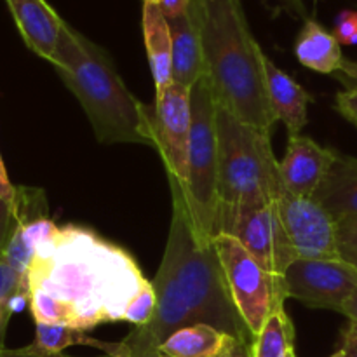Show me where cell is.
<instances>
[{
    "instance_id": "cell-1",
    "label": "cell",
    "mask_w": 357,
    "mask_h": 357,
    "mask_svg": "<svg viewBox=\"0 0 357 357\" xmlns=\"http://www.w3.org/2000/svg\"><path fill=\"white\" fill-rule=\"evenodd\" d=\"M167 180L173 215L162 264L152 281L155 312L146 326L135 328L122 345L135 357H155L157 347L166 338L194 324H208L253 344V333L230 295L215 243L208 246L199 243L180 181Z\"/></svg>"
},
{
    "instance_id": "cell-2",
    "label": "cell",
    "mask_w": 357,
    "mask_h": 357,
    "mask_svg": "<svg viewBox=\"0 0 357 357\" xmlns=\"http://www.w3.org/2000/svg\"><path fill=\"white\" fill-rule=\"evenodd\" d=\"M26 282L30 289H42L65 303L72 326L87 331L124 321L129 302L146 279L124 250L91 230L68 225L54 243L35 251Z\"/></svg>"
},
{
    "instance_id": "cell-3",
    "label": "cell",
    "mask_w": 357,
    "mask_h": 357,
    "mask_svg": "<svg viewBox=\"0 0 357 357\" xmlns=\"http://www.w3.org/2000/svg\"><path fill=\"white\" fill-rule=\"evenodd\" d=\"M194 7L216 105L271 132L278 119L267 93V54L251 33L243 0H194Z\"/></svg>"
},
{
    "instance_id": "cell-4",
    "label": "cell",
    "mask_w": 357,
    "mask_h": 357,
    "mask_svg": "<svg viewBox=\"0 0 357 357\" xmlns=\"http://www.w3.org/2000/svg\"><path fill=\"white\" fill-rule=\"evenodd\" d=\"M51 63L82 105L98 142L139 143L155 149L153 107L132 96L101 45L65 21Z\"/></svg>"
},
{
    "instance_id": "cell-5",
    "label": "cell",
    "mask_w": 357,
    "mask_h": 357,
    "mask_svg": "<svg viewBox=\"0 0 357 357\" xmlns=\"http://www.w3.org/2000/svg\"><path fill=\"white\" fill-rule=\"evenodd\" d=\"M220 157V204H274L282 180L279 162L272 152L271 132L261 131L216 105Z\"/></svg>"
},
{
    "instance_id": "cell-6",
    "label": "cell",
    "mask_w": 357,
    "mask_h": 357,
    "mask_svg": "<svg viewBox=\"0 0 357 357\" xmlns=\"http://www.w3.org/2000/svg\"><path fill=\"white\" fill-rule=\"evenodd\" d=\"M192 132L188 146V174L181 185L199 243L213 244L220 211V157L216 129V101L208 77H201L190 91Z\"/></svg>"
},
{
    "instance_id": "cell-7",
    "label": "cell",
    "mask_w": 357,
    "mask_h": 357,
    "mask_svg": "<svg viewBox=\"0 0 357 357\" xmlns=\"http://www.w3.org/2000/svg\"><path fill=\"white\" fill-rule=\"evenodd\" d=\"M213 243L234 303L253 337H257L268 317L284 307L288 295L282 275L261 267L234 237L218 234Z\"/></svg>"
},
{
    "instance_id": "cell-8",
    "label": "cell",
    "mask_w": 357,
    "mask_h": 357,
    "mask_svg": "<svg viewBox=\"0 0 357 357\" xmlns=\"http://www.w3.org/2000/svg\"><path fill=\"white\" fill-rule=\"evenodd\" d=\"M234 237L258 264L275 275H282L296 260L286 230L274 204L260 208L220 204L216 232Z\"/></svg>"
},
{
    "instance_id": "cell-9",
    "label": "cell",
    "mask_w": 357,
    "mask_h": 357,
    "mask_svg": "<svg viewBox=\"0 0 357 357\" xmlns=\"http://www.w3.org/2000/svg\"><path fill=\"white\" fill-rule=\"evenodd\" d=\"M288 298L340 312L357 288V268L342 258H296L282 274Z\"/></svg>"
},
{
    "instance_id": "cell-10",
    "label": "cell",
    "mask_w": 357,
    "mask_h": 357,
    "mask_svg": "<svg viewBox=\"0 0 357 357\" xmlns=\"http://www.w3.org/2000/svg\"><path fill=\"white\" fill-rule=\"evenodd\" d=\"M274 206L296 258H340L337 220L316 199L300 197L282 187Z\"/></svg>"
},
{
    "instance_id": "cell-11",
    "label": "cell",
    "mask_w": 357,
    "mask_h": 357,
    "mask_svg": "<svg viewBox=\"0 0 357 357\" xmlns=\"http://www.w3.org/2000/svg\"><path fill=\"white\" fill-rule=\"evenodd\" d=\"M152 128L155 150L162 157L167 178L185 185L192 132L190 91L171 82L160 96H155Z\"/></svg>"
},
{
    "instance_id": "cell-12",
    "label": "cell",
    "mask_w": 357,
    "mask_h": 357,
    "mask_svg": "<svg viewBox=\"0 0 357 357\" xmlns=\"http://www.w3.org/2000/svg\"><path fill=\"white\" fill-rule=\"evenodd\" d=\"M337 153L321 146L309 136H289L288 149L279 162L282 185L291 194L312 199L333 166Z\"/></svg>"
},
{
    "instance_id": "cell-13",
    "label": "cell",
    "mask_w": 357,
    "mask_h": 357,
    "mask_svg": "<svg viewBox=\"0 0 357 357\" xmlns=\"http://www.w3.org/2000/svg\"><path fill=\"white\" fill-rule=\"evenodd\" d=\"M21 38L31 52L52 61L65 21L47 0H6Z\"/></svg>"
},
{
    "instance_id": "cell-14",
    "label": "cell",
    "mask_w": 357,
    "mask_h": 357,
    "mask_svg": "<svg viewBox=\"0 0 357 357\" xmlns=\"http://www.w3.org/2000/svg\"><path fill=\"white\" fill-rule=\"evenodd\" d=\"M173 38V82L192 91L201 77L206 75L204 51L194 0L187 14L167 20Z\"/></svg>"
},
{
    "instance_id": "cell-15",
    "label": "cell",
    "mask_w": 357,
    "mask_h": 357,
    "mask_svg": "<svg viewBox=\"0 0 357 357\" xmlns=\"http://www.w3.org/2000/svg\"><path fill=\"white\" fill-rule=\"evenodd\" d=\"M265 73L268 101L275 119L284 122L289 136H298L307 124V107L312 96L268 58H265Z\"/></svg>"
},
{
    "instance_id": "cell-16",
    "label": "cell",
    "mask_w": 357,
    "mask_h": 357,
    "mask_svg": "<svg viewBox=\"0 0 357 357\" xmlns=\"http://www.w3.org/2000/svg\"><path fill=\"white\" fill-rule=\"evenodd\" d=\"M241 340L208 324L174 331L157 347L155 357H232Z\"/></svg>"
},
{
    "instance_id": "cell-17",
    "label": "cell",
    "mask_w": 357,
    "mask_h": 357,
    "mask_svg": "<svg viewBox=\"0 0 357 357\" xmlns=\"http://www.w3.org/2000/svg\"><path fill=\"white\" fill-rule=\"evenodd\" d=\"M143 38L155 82V96H160L173 82V38L169 23L155 2H143Z\"/></svg>"
},
{
    "instance_id": "cell-18",
    "label": "cell",
    "mask_w": 357,
    "mask_h": 357,
    "mask_svg": "<svg viewBox=\"0 0 357 357\" xmlns=\"http://www.w3.org/2000/svg\"><path fill=\"white\" fill-rule=\"evenodd\" d=\"M314 199L337 222L345 216L357 215V157L337 153L333 166L314 194Z\"/></svg>"
},
{
    "instance_id": "cell-19",
    "label": "cell",
    "mask_w": 357,
    "mask_h": 357,
    "mask_svg": "<svg viewBox=\"0 0 357 357\" xmlns=\"http://www.w3.org/2000/svg\"><path fill=\"white\" fill-rule=\"evenodd\" d=\"M295 56L307 68L333 75L345 59L335 35L316 20H305L303 23L295 42Z\"/></svg>"
},
{
    "instance_id": "cell-20",
    "label": "cell",
    "mask_w": 357,
    "mask_h": 357,
    "mask_svg": "<svg viewBox=\"0 0 357 357\" xmlns=\"http://www.w3.org/2000/svg\"><path fill=\"white\" fill-rule=\"evenodd\" d=\"M73 345H86V347L100 349L103 354H114L119 351L121 344L114 342H101L86 333V330L68 326V324H44L35 323V340L31 347L35 351L47 356L63 354V351Z\"/></svg>"
},
{
    "instance_id": "cell-21",
    "label": "cell",
    "mask_w": 357,
    "mask_h": 357,
    "mask_svg": "<svg viewBox=\"0 0 357 357\" xmlns=\"http://www.w3.org/2000/svg\"><path fill=\"white\" fill-rule=\"evenodd\" d=\"M291 349H295V328L282 307L268 317L260 333L253 338L251 356L284 357Z\"/></svg>"
},
{
    "instance_id": "cell-22",
    "label": "cell",
    "mask_w": 357,
    "mask_h": 357,
    "mask_svg": "<svg viewBox=\"0 0 357 357\" xmlns=\"http://www.w3.org/2000/svg\"><path fill=\"white\" fill-rule=\"evenodd\" d=\"M35 323L44 324H68L72 326V312L68 307L58 298L42 289H30V303H28Z\"/></svg>"
},
{
    "instance_id": "cell-23",
    "label": "cell",
    "mask_w": 357,
    "mask_h": 357,
    "mask_svg": "<svg viewBox=\"0 0 357 357\" xmlns=\"http://www.w3.org/2000/svg\"><path fill=\"white\" fill-rule=\"evenodd\" d=\"M157 305V295L153 289L152 281H146L143 288L139 289L138 295L129 302L128 309L124 312V321L135 324V328L146 326L152 319L153 312H155Z\"/></svg>"
},
{
    "instance_id": "cell-24",
    "label": "cell",
    "mask_w": 357,
    "mask_h": 357,
    "mask_svg": "<svg viewBox=\"0 0 357 357\" xmlns=\"http://www.w3.org/2000/svg\"><path fill=\"white\" fill-rule=\"evenodd\" d=\"M20 295L30 296L26 275L14 271V268L7 264L6 258L0 257V305L9 309L10 302Z\"/></svg>"
},
{
    "instance_id": "cell-25",
    "label": "cell",
    "mask_w": 357,
    "mask_h": 357,
    "mask_svg": "<svg viewBox=\"0 0 357 357\" xmlns=\"http://www.w3.org/2000/svg\"><path fill=\"white\" fill-rule=\"evenodd\" d=\"M337 241L342 260L357 268V215L338 220Z\"/></svg>"
},
{
    "instance_id": "cell-26",
    "label": "cell",
    "mask_w": 357,
    "mask_h": 357,
    "mask_svg": "<svg viewBox=\"0 0 357 357\" xmlns=\"http://www.w3.org/2000/svg\"><path fill=\"white\" fill-rule=\"evenodd\" d=\"M333 35L340 45L357 44V10L345 9L335 20Z\"/></svg>"
},
{
    "instance_id": "cell-27",
    "label": "cell",
    "mask_w": 357,
    "mask_h": 357,
    "mask_svg": "<svg viewBox=\"0 0 357 357\" xmlns=\"http://www.w3.org/2000/svg\"><path fill=\"white\" fill-rule=\"evenodd\" d=\"M335 107L357 128V91H340L335 100Z\"/></svg>"
},
{
    "instance_id": "cell-28",
    "label": "cell",
    "mask_w": 357,
    "mask_h": 357,
    "mask_svg": "<svg viewBox=\"0 0 357 357\" xmlns=\"http://www.w3.org/2000/svg\"><path fill=\"white\" fill-rule=\"evenodd\" d=\"M338 82L345 87V91H357V61L344 59L340 70L335 73Z\"/></svg>"
},
{
    "instance_id": "cell-29",
    "label": "cell",
    "mask_w": 357,
    "mask_h": 357,
    "mask_svg": "<svg viewBox=\"0 0 357 357\" xmlns=\"http://www.w3.org/2000/svg\"><path fill=\"white\" fill-rule=\"evenodd\" d=\"M157 6L162 10L166 20H174L188 13L192 6V0H157Z\"/></svg>"
},
{
    "instance_id": "cell-30",
    "label": "cell",
    "mask_w": 357,
    "mask_h": 357,
    "mask_svg": "<svg viewBox=\"0 0 357 357\" xmlns=\"http://www.w3.org/2000/svg\"><path fill=\"white\" fill-rule=\"evenodd\" d=\"M342 351L345 357H357V323L349 321L342 330Z\"/></svg>"
},
{
    "instance_id": "cell-31",
    "label": "cell",
    "mask_w": 357,
    "mask_h": 357,
    "mask_svg": "<svg viewBox=\"0 0 357 357\" xmlns=\"http://www.w3.org/2000/svg\"><path fill=\"white\" fill-rule=\"evenodd\" d=\"M10 225H13V206L6 199L0 197V250L6 244Z\"/></svg>"
},
{
    "instance_id": "cell-32",
    "label": "cell",
    "mask_w": 357,
    "mask_h": 357,
    "mask_svg": "<svg viewBox=\"0 0 357 357\" xmlns=\"http://www.w3.org/2000/svg\"><path fill=\"white\" fill-rule=\"evenodd\" d=\"M0 197L6 199L10 206H13L14 199H16V187L10 183L9 176H7L6 166H3L2 155H0Z\"/></svg>"
},
{
    "instance_id": "cell-33",
    "label": "cell",
    "mask_w": 357,
    "mask_h": 357,
    "mask_svg": "<svg viewBox=\"0 0 357 357\" xmlns=\"http://www.w3.org/2000/svg\"><path fill=\"white\" fill-rule=\"evenodd\" d=\"M0 357H70V356H65V354H56V356L42 354V352L35 351L31 345H28V347H21V349L0 347Z\"/></svg>"
},
{
    "instance_id": "cell-34",
    "label": "cell",
    "mask_w": 357,
    "mask_h": 357,
    "mask_svg": "<svg viewBox=\"0 0 357 357\" xmlns=\"http://www.w3.org/2000/svg\"><path fill=\"white\" fill-rule=\"evenodd\" d=\"M278 2H281L282 6H284L289 13L295 14V16L302 17V20H309V17H307V9L303 0H278Z\"/></svg>"
},
{
    "instance_id": "cell-35",
    "label": "cell",
    "mask_w": 357,
    "mask_h": 357,
    "mask_svg": "<svg viewBox=\"0 0 357 357\" xmlns=\"http://www.w3.org/2000/svg\"><path fill=\"white\" fill-rule=\"evenodd\" d=\"M342 314H344L349 321H354V323H357V288L351 295V298L345 302L344 309H342Z\"/></svg>"
},
{
    "instance_id": "cell-36",
    "label": "cell",
    "mask_w": 357,
    "mask_h": 357,
    "mask_svg": "<svg viewBox=\"0 0 357 357\" xmlns=\"http://www.w3.org/2000/svg\"><path fill=\"white\" fill-rule=\"evenodd\" d=\"M10 316H13V312H10V310L7 309V307L0 305V347H3V340H6L7 324H9Z\"/></svg>"
},
{
    "instance_id": "cell-37",
    "label": "cell",
    "mask_w": 357,
    "mask_h": 357,
    "mask_svg": "<svg viewBox=\"0 0 357 357\" xmlns=\"http://www.w3.org/2000/svg\"><path fill=\"white\" fill-rule=\"evenodd\" d=\"M232 357H253V356H251V344L241 342V344L237 345L236 351H234Z\"/></svg>"
},
{
    "instance_id": "cell-38",
    "label": "cell",
    "mask_w": 357,
    "mask_h": 357,
    "mask_svg": "<svg viewBox=\"0 0 357 357\" xmlns=\"http://www.w3.org/2000/svg\"><path fill=\"white\" fill-rule=\"evenodd\" d=\"M119 344H121V347H119L117 352H114V354H101L98 357H135L128 351V349L124 347V345H122V342H119Z\"/></svg>"
},
{
    "instance_id": "cell-39",
    "label": "cell",
    "mask_w": 357,
    "mask_h": 357,
    "mask_svg": "<svg viewBox=\"0 0 357 357\" xmlns=\"http://www.w3.org/2000/svg\"><path fill=\"white\" fill-rule=\"evenodd\" d=\"M330 357H345V354H344V351H342V349H340V351H337V352H335V354H331Z\"/></svg>"
},
{
    "instance_id": "cell-40",
    "label": "cell",
    "mask_w": 357,
    "mask_h": 357,
    "mask_svg": "<svg viewBox=\"0 0 357 357\" xmlns=\"http://www.w3.org/2000/svg\"><path fill=\"white\" fill-rule=\"evenodd\" d=\"M284 357H296V354H295V349H291V351H289L288 354H286Z\"/></svg>"
},
{
    "instance_id": "cell-41",
    "label": "cell",
    "mask_w": 357,
    "mask_h": 357,
    "mask_svg": "<svg viewBox=\"0 0 357 357\" xmlns=\"http://www.w3.org/2000/svg\"><path fill=\"white\" fill-rule=\"evenodd\" d=\"M143 2H157V0H143Z\"/></svg>"
}]
</instances>
